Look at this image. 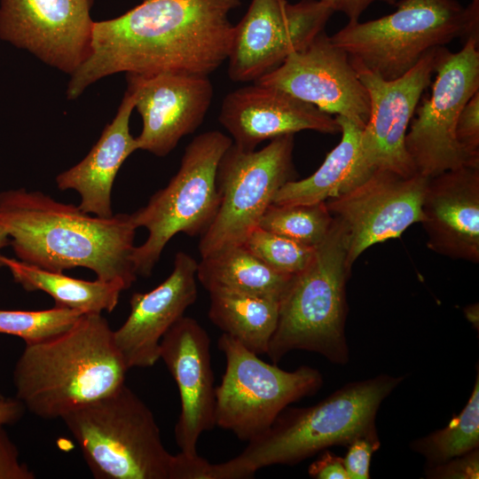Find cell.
Segmentation results:
<instances>
[{
    "mask_svg": "<svg viewBox=\"0 0 479 479\" xmlns=\"http://www.w3.org/2000/svg\"><path fill=\"white\" fill-rule=\"evenodd\" d=\"M242 0H143L114 19L94 21L90 51L71 75L69 99L115 73L208 75L227 60L229 15Z\"/></svg>",
    "mask_w": 479,
    "mask_h": 479,
    "instance_id": "6da1fadb",
    "label": "cell"
},
{
    "mask_svg": "<svg viewBox=\"0 0 479 479\" xmlns=\"http://www.w3.org/2000/svg\"><path fill=\"white\" fill-rule=\"evenodd\" d=\"M0 226L17 258L27 264L54 272L86 268L125 289L137 277L130 214L99 217L40 191L18 188L0 192Z\"/></svg>",
    "mask_w": 479,
    "mask_h": 479,
    "instance_id": "7a4b0ae2",
    "label": "cell"
},
{
    "mask_svg": "<svg viewBox=\"0 0 479 479\" xmlns=\"http://www.w3.org/2000/svg\"><path fill=\"white\" fill-rule=\"evenodd\" d=\"M128 370L106 318L86 313L65 332L25 345L13 370L15 397L37 417L61 420L116 391Z\"/></svg>",
    "mask_w": 479,
    "mask_h": 479,
    "instance_id": "3957f363",
    "label": "cell"
},
{
    "mask_svg": "<svg viewBox=\"0 0 479 479\" xmlns=\"http://www.w3.org/2000/svg\"><path fill=\"white\" fill-rule=\"evenodd\" d=\"M403 380L381 374L347 383L314 405L287 407L239 455L218 463L220 478H249L265 467L294 465L328 447L377 435L380 405Z\"/></svg>",
    "mask_w": 479,
    "mask_h": 479,
    "instance_id": "277c9868",
    "label": "cell"
},
{
    "mask_svg": "<svg viewBox=\"0 0 479 479\" xmlns=\"http://www.w3.org/2000/svg\"><path fill=\"white\" fill-rule=\"evenodd\" d=\"M334 218V217H333ZM348 235L334 218L309 263L293 275L279 300V320L266 355L277 364L293 350H308L344 365L349 352L345 337Z\"/></svg>",
    "mask_w": 479,
    "mask_h": 479,
    "instance_id": "5b68a950",
    "label": "cell"
},
{
    "mask_svg": "<svg viewBox=\"0 0 479 479\" xmlns=\"http://www.w3.org/2000/svg\"><path fill=\"white\" fill-rule=\"evenodd\" d=\"M381 18L349 21L330 36L350 59L385 80L400 77L430 50L479 40V12L457 0H400Z\"/></svg>",
    "mask_w": 479,
    "mask_h": 479,
    "instance_id": "8992f818",
    "label": "cell"
},
{
    "mask_svg": "<svg viewBox=\"0 0 479 479\" xmlns=\"http://www.w3.org/2000/svg\"><path fill=\"white\" fill-rule=\"evenodd\" d=\"M97 479H169L165 448L150 408L124 384L61 419Z\"/></svg>",
    "mask_w": 479,
    "mask_h": 479,
    "instance_id": "52a82bcc",
    "label": "cell"
},
{
    "mask_svg": "<svg viewBox=\"0 0 479 479\" xmlns=\"http://www.w3.org/2000/svg\"><path fill=\"white\" fill-rule=\"evenodd\" d=\"M232 144V138L218 130L195 137L185 147L180 167L169 184L130 214L135 227L148 232L147 239L135 246L132 254L137 276L151 275L175 235L201 236L207 231L219 205L217 166Z\"/></svg>",
    "mask_w": 479,
    "mask_h": 479,
    "instance_id": "ba28073f",
    "label": "cell"
},
{
    "mask_svg": "<svg viewBox=\"0 0 479 479\" xmlns=\"http://www.w3.org/2000/svg\"><path fill=\"white\" fill-rule=\"evenodd\" d=\"M294 136L274 137L257 151L243 150L232 143L224 152L216 170L218 208L200 236L201 258L243 245L258 226L277 192L293 180Z\"/></svg>",
    "mask_w": 479,
    "mask_h": 479,
    "instance_id": "9c48e42d",
    "label": "cell"
},
{
    "mask_svg": "<svg viewBox=\"0 0 479 479\" xmlns=\"http://www.w3.org/2000/svg\"><path fill=\"white\" fill-rule=\"evenodd\" d=\"M225 371L216 388V426L249 442L274 422L290 404L315 394L323 384L319 371L302 365L294 371L269 364L224 334L217 341Z\"/></svg>",
    "mask_w": 479,
    "mask_h": 479,
    "instance_id": "30bf717a",
    "label": "cell"
},
{
    "mask_svg": "<svg viewBox=\"0 0 479 479\" xmlns=\"http://www.w3.org/2000/svg\"><path fill=\"white\" fill-rule=\"evenodd\" d=\"M479 40L468 38L461 50L440 47L430 96L417 106L404 145L418 174L431 177L462 166L479 167L458 143V117L479 90Z\"/></svg>",
    "mask_w": 479,
    "mask_h": 479,
    "instance_id": "8fae6325",
    "label": "cell"
},
{
    "mask_svg": "<svg viewBox=\"0 0 479 479\" xmlns=\"http://www.w3.org/2000/svg\"><path fill=\"white\" fill-rule=\"evenodd\" d=\"M333 13L320 0H251L234 26L227 59L230 79L256 82L325 30Z\"/></svg>",
    "mask_w": 479,
    "mask_h": 479,
    "instance_id": "7c38bea8",
    "label": "cell"
},
{
    "mask_svg": "<svg viewBox=\"0 0 479 479\" xmlns=\"http://www.w3.org/2000/svg\"><path fill=\"white\" fill-rule=\"evenodd\" d=\"M439 49L428 51L409 71L393 80L383 79L349 58L369 96L370 114L361 132L360 154L370 175L377 170L403 177L418 174L404 139L419 101L435 74Z\"/></svg>",
    "mask_w": 479,
    "mask_h": 479,
    "instance_id": "4fadbf2b",
    "label": "cell"
},
{
    "mask_svg": "<svg viewBox=\"0 0 479 479\" xmlns=\"http://www.w3.org/2000/svg\"><path fill=\"white\" fill-rule=\"evenodd\" d=\"M428 178L420 174L403 177L377 170L344 193L326 201L334 218L348 235L349 268L374 244L400 237L422 218Z\"/></svg>",
    "mask_w": 479,
    "mask_h": 479,
    "instance_id": "5bb4252c",
    "label": "cell"
},
{
    "mask_svg": "<svg viewBox=\"0 0 479 479\" xmlns=\"http://www.w3.org/2000/svg\"><path fill=\"white\" fill-rule=\"evenodd\" d=\"M93 0H0V38L70 75L90 51Z\"/></svg>",
    "mask_w": 479,
    "mask_h": 479,
    "instance_id": "9a60e30c",
    "label": "cell"
},
{
    "mask_svg": "<svg viewBox=\"0 0 479 479\" xmlns=\"http://www.w3.org/2000/svg\"><path fill=\"white\" fill-rule=\"evenodd\" d=\"M255 82L279 89L363 128L369 119L367 90L349 55L332 42L325 30Z\"/></svg>",
    "mask_w": 479,
    "mask_h": 479,
    "instance_id": "2e32d148",
    "label": "cell"
},
{
    "mask_svg": "<svg viewBox=\"0 0 479 479\" xmlns=\"http://www.w3.org/2000/svg\"><path fill=\"white\" fill-rule=\"evenodd\" d=\"M126 75L127 90L133 94L135 108L143 121L142 131L136 137L138 149L166 156L205 120L214 97L208 75L175 72Z\"/></svg>",
    "mask_w": 479,
    "mask_h": 479,
    "instance_id": "e0dca14e",
    "label": "cell"
},
{
    "mask_svg": "<svg viewBox=\"0 0 479 479\" xmlns=\"http://www.w3.org/2000/svg\"><path fill=\"white\" fill-rule=\"evenodd\" d=\"M160 359L175 380L180 397L176 443L180 452L197 454L200 435L216 426V388L207 331L196 319L183 316L163 335Z\"/></svg>",
    "mask_w": 479,
    "mask_h": 479,
    "instance_id": "ac0fdd59",
    "label": "cell"
},
{
    "mask_svg": "<svg viewBox=\"0 0 479 479\" xmlns=\"http://www.w3.org/2000/svg\"><path fill=\"white\" fill-rule=\"evenodd\" d=\"M198 262L177 252L169 276L146 293H134L125 322L114 331V343L128 369L150 367L160 359V343L167 331L198 297Z\"/></svg>",
    "mask_w": 479,
    "mask_h": 479,
    "instance_id": "d6986e66",
    "label": "cell"
},
{
    "mask_svg": "<svg viewBox=\"0 0 479 479\" xmlns=\"http://www.w3.org/2000/svg\"><path fill=\"white\" fill-rule=\"evenodd\" d=\"M218 121L232 143L247 151L255 150L265 140L302 130L340 132L331 114L279 89L257 82L226 94Z\"/></svg>",
    "mask_w": 479,
    "mask_h": 479,
    "instance_id": "ffe728a7",
    "label": "cell"
},
{
    "mask_svg": "<svg viewBox=\"0 0 479 479\" xmlns=\"http://www.w3.org/2000/svg\"><path fill=\"white\" fill-rule=\"evenodd\" d=\"M421 212L428 248L479 262V167L462 166L428 177Z\"/></svg>",
    "mask_w": 479,
    "mask_h": 479,
    "instance_id": "44dd1931",
    "label": "cell"
},
{
    "mask_svg": "<svg viewBox=\"0 0 479 479\" xmlns=\"http://www.w3.org/2000/svg\"><path fill=\"white\" fill-rule=\"evenodd\" d=\"M135 98L126 90L117 114L106 126L98 142L76 165L59 174L60 191L75 190L80 195L79 208L99 217H110L112 189L116 175L126 159L138 150L130 132V118Z\"/></svg>",
    "mask_w": 479,
    "mask_h": 479,
    "instance_id": "7402d4cb",
    "label": "cell"
},
{
    "mask_svg": "<svg viewBox=\"0 0 479 479\" xmlns=\"http://www.w3.org/2000/svg\"><path fill=\"white\" fill-rule=\"evenodd\" d=\"M342 138L321 166L310 177L290 180L277 192L272 203L279 205L314 204L335 198L365 181V170L360 154L363 127L336 115Z\"/></svg>",
    "mask_w": 479,
    "mask_h": 479,
    "instance_id": "603a6c76",
    "label": "cell"
},
{
    "mask_svg": "<svg viewBox=\"0 0 479 479\" xmlns=\"http://www.w3.org/2000/svg\"><path fill=\"white\" fill-rule=\"evenodd\" d=\"M196 276L208 292L222 290L280 300L293 275L272 270L240 245L202 257Z\"/></svg>",
    "mask_w": 479,
    "mask_h": 479,
    "instance_id": "cb8c5ba5",
    "label": "cell"
},
{
    "mask_svg": "<svg viewBox=\"0 0 479 479\" xmlns=\"http://www.w3.org/2000/svg\"><path fill=\"white\" fill-rule=\"evenodd\" d=\"M4 266L14 281L26 291H42L55 301V306L86 313L111 312L117 306L123 285L114 281L75 279L63 272L46 271L19 259L3 255Z\"/></svg>",
    "mask_w": 479,
    "mask_h": 479,
    "instance_id": "d4e9b609",
    "label": "cell"
},
{
    "mask_svg": "<svg viewBox=\"0 0 479 479\" xmlns=\"http://www.w3.org/2000/svg\"><path fill=\"white\" fill-rule=\"evenodd\" d=\"M208 293L210 321L248 350L266 354L279 320V300L222 290Z\"/></svg>",
    "mask_w": 479,
    "mask_h": 479,
    "instance_id": "484cf974",
    "label": "cell"
},
{
    "mask_svg": "<svg viewBox=\"0 0 479 479\" xmlns=\"http://www.w3.org/2000/svg\"><path fill=\"white\" fill-rule=\"evenodd\" d=\"M479 446V373L463 410L443 428L413 440L410 448L423 456L427 467L442 464Z\"/></svg>",
    "mask_w": 479,
    "mask_h": 479,
    "instance_id": "4316f807",
    "label": "cell"
},
{
    "mask_svg": "<svg viewBox=\"0 0 479 479\" xmlns=\"http://www.w3.org/2000/svg\"><path fill=\"white\" fill-rule=\"evenodd\" d=\"M333 220L326 202L271 203L262 216L258 226L302 244L316 247L327 235Z\"/></svg>",
    "mask_w": 479,
    "mask_h": 479,
    "instance_id": "83f0119b",
    "label": "cell"
},
{
    "mask_svg": "<svg viewBox=\"0 0 479 479\" xmlns=\"http://www.w3.org/2000/svg\"><path fill=\"white\" fill-rule=\"evenodd\" d=\"M82 314L58 306L43 310H0V334L18 336L26 344L35 343L65 332Z\"/></svg>",
    "mask_w": 479,
    "mask_h": 479,
    "instance_id": "f1b7e54d",
    "label": "cell"
},
{
    "mask_svg": "<svg viewBox=\"0 0 479 479\" xmlns=\"http://www.w3.org/2000/svg\"><path fill=\"white\" fill-rule=\"evenodd\" d=\"M243 245L272 270L287 275L301 271L310 261L315 247L255 227Z\"/></svg>",
    "mask_w": 479,
    "mask_h": 479,
    "instance_id": "f546056e",
    "label": "cell"
},
{
    "mask_svg": "<svg viewBox=\"0 0 479 479\" xmlns=\"http://www.w3.org/2000/svg\"><path fill=\"white\" fill-rule=\"evenodd\" d=\"M455 134L464 152L479 162V90L463 106L457 120Z\"/></svg>",
    "mask_w": 479,
    "mask_h": 479,
    "instance_id": "4dcf8cb0",
    "label": "cell"
},
{
    "mask_svg": "<svg viewBox=\"0 0 479 479\" xmlns=\"http://www.w3.org/2000/svg\"><path fill=\"white\" fill-rule=\"evenodd\" d=\"M380 445L378 434L357 438L348 445L342 459L349 479L370 478L371 459Z\"/></svg>",
    "mask_w": 479,
    "mask_h": 479,
    "instance_id": "1f68e13d",
    "label": "cell"
},
{
    "mask_svg": "<svg viewBox=\"0 0 479 479\" xmlns=\"http://www.w3.org/2000/svg\"><path fill=\"white\" fill-rule=\"evenodd\" d=\"M426 475L434 479H477L479 477L478 449L442 464L427 467Z\"/></svg>",
    "mask_w": 479,
    "mask_h": 479,
    "instance_id": "d6a6232c",
    "label": "cell"
},
{
    "mask_svg": "<svg viewBox=\"0 0 479 479\" xmlns=\"http://www.w3.org/2000/svg\"><path fill=\"white\" fill-rule=\"evenodd\" d=\"M169 479H219L217 463L212 464L198 453L180 452L173 454Z\"/></svg>",
    "mask_w": 479,
    "mask_h": 479,
    "instance_id": "836d02e7",
    "label": "cell"
},
{
    "mask_svg": "<svg viewBox=\"0 0 479 479\" xmlns=\"http://www.w3.org/2000/svg\"><path fill=\"white\" fill-rule=\"evenodd\" d=\"M35 473L20 456L16 444L0 427V479H34Z\"/></svg>",
    "mask_w": 479,
    "mask_h": 479,
    "instance_id": "e575fe53",
    "label": "cell"
},
{
    "mask_svg": "<svg viewBox=\"0 0 479 479\" xmlns=\"http://www.w3.org/2000/svg\"><path fill=\"white\" fill-rule=\"evenodd\" d=\"M309 475L316 479H349L342 458L326 451L308 468Z\"/></svg>",
    "mask_w": 479,
    "mask_h": 479,
    "instance_id": "d590c367",
    "label": "cell"
},
{
    "mask_svg": "<svg viewBox=\"0 0 479 479\" xmlns=\"http://www.w3.org/2000/svg\"><path fill=\"white\" fill-rule=\"evenodd\" d=\"M334 12H342L349 21H357L362 13L373 3L382 2L396 5L397 0H320Z\"/></svg>",
    "mask_w": 479,
    "mask_h": 479,
    "instance_id": "8d00e7d4",
    "label": "cell"
},
{
    "mask_svg": "<svg viewBox=\"0 0 479 479\" xmlns=\"http://www.w3.org/2000/svg\"><path fill=\"white\" fill-rule=\"evenodd\" d=\"M25 408L16 398L5 397L0 394V427L18 421L23 415Z\"/></svg>",
    "mask_w": 479,
    "mask_h": 479,
    "instance_id": "74e56055",
    "label": "cell"
},
{
    "mask_svg": "<svg viewBox=\"0 0 479 479\" xmlns=\"http://www.w3.org/2000/svg\"><path fill=\"white\" fill-rule=\"evenodd\" d=\"M465 315L468 321L478 326V305L473 304L465 309Z\"/></svg>",
    "mask_w": 479,
    "mask_h": 479,
    "instance_id": "f35d334b",
    "label": "cell"
},
{
    "mask_svg": "<svg viewBox=\"0 0 479 479\" xmlns=\"http://www.w3.org/2000/svg\"><path fill=\"white\" fill-rule=\"evenodd\" d=\"M9 244H10L9 235L7 232L3 227L0 226V268L4 267V263H3V255H1V251Z\"/></svg>",
    "mask_w": 479,
    "mask_h": 479,
    "instance_id": "ab89813d",
    "label": "cell"
},
{
    "mask_svg": "<svg viewBox=\"0 0 479 479\" xmlns=\"http://www.w3.org/2000/svg\"><path fill=\"white\" fill-rule=\"evenodd\" d=\"M473 2H479V0H472Z\"/></svg>",
    "mask_w": 479,
    "mask_h": 479,
    "instance_id": "60d3db41",
    "label": "cell"
}]
</instances>
